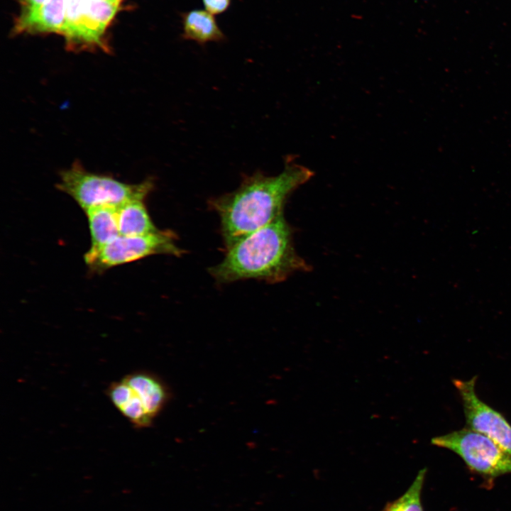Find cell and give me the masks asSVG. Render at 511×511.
I'll return each mask as SVG.
<instances>
[{"instance_id": "obj_7", "label": "cell", "mask_w": 511, "mask_h": 511, "mask_svg": "<svg viewBox=\"0 0 511 511\" xmlns=\"http://www.w3.org/2000/svg\"><path fill=\"white\" fill-rule=\"evenodd\" d=\"M476 376L463 380L454 379L463 405L468 428L494 441L511 454V424L499 412L482 401L476 392Z\"/></svg>"}, {"instance_id": "obj_14", "label": "cell", "mask_w": 511, "mask_h": 511, "mask_svg": "<svg viewBox=\"0 0 511 511\" xmlns=\"http://www.w3.org/2000/svg\"><path fill=\"white\" fill-rule=\"evenodd\" d=\"M426 473V468L421 469L406 492L388 502L381 511H423L421 495Z\"/></svg>"}, {"instance_id": "obj_8", "label": "cell", "mask_w": 511, "mask_h": 511, "mask_svg": "<svg viewBox=\"0 0 511 511\" xmlns=\"http://www.w3.org/2000/svg\"><path fill=\"white\" fill-rule=\"evenodd\" d=\"M122 379L131 388L137 401L154 422L170 399L168 386L158 375L147 370L132 372Z\"/></svg>"}, {"instance_id": "obj_12", "label": "cell", "mask_w": 511, "mask_h": 511, "mask_svg": "<svg viewBox=\"0 0 511 511\" xmlns=\"http://www.w3.org/2000/svg\"><path fill=\"white\" fill-rule=\"evenodd\" d=\"M117 207H97L86 210L91 235V248L98 249L109 243L119 234Z\"/></svg>"}, {"instance_id": "obj_1", "label": "cell", "mask_w": 511, "mask_h": 511, "mask_svg": "<svg viewBox=\"0 0 511 511\" xmlns=\"http://www.w3.org/2000/svg\"><path fill=\"white\" fill-rule=\"evenodd\" d=\"M312 176L310 169L287 159L280 174L258 170L244 175L236 189L210 199L208 205L219 216L226 248L283 214L292 193Z\"/></svg>"}, {"instance_id": "obj_3", "label": "cell", "mask_w": 511, "mask_h": 511, "mask_svg": "<svg viewBox=\"0 0 511 511\" xmlns=\"http://www.w3.org/2000/svg\"><path fill=\"white\" fill-rule=\"evenodd\" d=\"M85 211L97 207H115L134 199H145L154 187L152 178L138 184H128L113 177L86 170L75 163L63 170L57 185Z\"/></svg>"}, {"instance_id": "obj_15", "label": "cell", "mask_w": 511, "mask_h": 511, "mask_svg": "<svg viewBox=\"0 0 511 511\" xmlns=\"http://www.w3.org/2000/svg\"><path fill=\"white\" fill-rule=\"evenodd\" d=\"M206 11L210 13L219 14L229 6L231 0H202Z\"/></svg>"}, {"instance_id": "obj_4", "label": "cell", "mask_w": 511, "mask_h": 511, "mask_svg": "<svg viewBox=\"0 0 511 511\" xmlns=\"http://www.w3.org/2000/svg\"><path fill=\"white\" fill-rule=\"evenodd\" d=\"M176 240V234L170 230L136 236L119 235L98 249H89L84 255V260L92 271L102 272L153 255L179 257L186 251L177 246Z\"/></svg>"}, {"instance_id": "obj_9", "label": "cell", "mask_w": 511, "mask_h": 511, "mask_svg": "<svg viewBox=\"0 0 511 511\" xmlns=\"http://www.w3.org/2000/svg\"><path fill=\"white\" fill-rule=\"evenodd\" d=\"M67 0H48L38 9L21 11L13 32L15 33H55L62 34Z\"/></svg>"}, {"instance_id": "obj_11", "label": "cell", "mask_w": 511, "mask_h": 511, "mask_svg": "<svg viewBox=\"0 0 511 511\" xmlns=\"http://www.w3.org/2000/svg\"><path fill=\"white\" fill-rule=\"evenodd\" d=\"M116 409L136 429H144L153 424L136 400L131 387L121 378L111 383L106 391Z\"/></svg>"}, {"instance_id": "obj_16", "label": "cell", "mask_w": 511, "mask_h": 511, "mask_svg": "<svg viewBox=\"0 0 511 511\" xmlns=\"http://www.w3.org/2000/svg\"><path fill=\"white\" fill-rule=\"evenodd\" d=\"M48 0H21L22 11L35 10L43 5Z\"/></svg>"}, {"instance_id": "obj_13", "label": "cell", "mask_w": 511, "mask_h": 511, "mask_svg": "<svg viewBox=\"0 0 511 511\" xmlns=\"http://www.w3.org/2000/svg\"><path fill=\"white\" fill-rule=\"evenodd\" d=\"M182 26L183 38L199 44L221 41L224 38L213 14L206 10H192L184 13Z\"/></svg>"}, {"instance_id": "obj_10", "label": "cell", "mask_w": 511, "mask_h": 511, "mask_svg": "<svg viewBox=\"0 0 511 511\" xmlns=\"http://www.w3.org/2000/svg\"><path fill=\"white\" fill-rule=\"evenodd\" d=\"M119 234L124 236H143L158 231L153 224L145 199L127 202L116 210Z\"/></svg>"}, {"instance_id": "obj_6", "label": "cell", "mask_w": 511, "mask_h": 511, "mask_svg": "<svg viewBox=\"0 0 511 511\" xmlns=\"http://www.w3.org/2000/svg\"><path fill=\"white\" fill-rule=\"evenodd\" d=\"M119 6L106 0H67L62 35L67 46L107 50L103 35Z\"/></svg>"}, {"instance_id": "obj_5", "label": "cell", "mask_w": 511, "mask_h": 511, "mask_svg": "<svg viewBox=\"0 0 511 511\" xmlns=\"http://www.w3.org/2000/svg\"><path fill=\"white\" fill-rule=\"evenodd\" d=\"M432 444L456 454L472 471L494 479L511 473V454L485 435L465 427L435 436Z\"/></svg>"}, {"instance_id": "obj_17", "label": "cell", "mask_w": 511, "mask_h": 511, "mask_svg": "<svg viewBox=\"0 0 511 511\" xmlns=\"http://www.w3.org/2000/svg\"><path fill=\"white\" fill-rule=\"evenodd\" d=\"M106 1H111V2H113V3L120 4V1H121V0H106Z\"/></svg>"}, {"instance_id": "obj_2", "label": "cell", "mask_w": 511, "mask_h": 511, "mask_svg": "<svg viewBox=\"0 0 511 511\" xmlns=\"http://www.w3.org/2000/svg\"><path fill=\"white\" fill-rule=\"evenodd\" d=\"M226 249L221 262L209 270L220 284L250 279L278 283L312 270L297 253L292 229L283 214Z\"/></svg>"}]
</instances>
